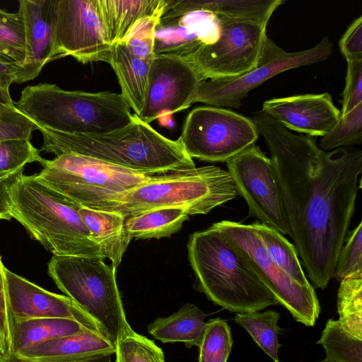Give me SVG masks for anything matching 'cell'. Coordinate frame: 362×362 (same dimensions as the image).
I'll use <instances>...</instances> for the list:
<instances>
[{
	"label": "cell",
	"instance_id": "obj_26",
	"mask_svg": "<svg viewBox=\"0 0 362 362\" xmlns=\"http://www.w3.org/2000/svg\"><path fill=\"white\" fill-rule=\"evenodd\" d=\"M189 215L180 208H160L126 218L125 226L132 238L170 237L182 227Z\"/></svg>",
	"mask_w": 362,
	"mask_h": 362
},
{
	"label": "cell",
	"instance_id": "obj_47",
	"mask_svg": "<svg viewBox=\"0 0 362 362\" xmlns=\"http://www.w3.org/2000/svg\"><path fill=\"white\" fill-rule=\"evenodd\" d=\"M318 362H330V361H326V360H323V361H318Z\"/></svg>",
	"mask_w": 362,
	"mask_h": 362
},
{
	"label": "cell",
	"instance_id": "obj_32",
	"mask_svg": "<svg viewBox=\"0 0 362 362\" xmlns=\"http://www.w3.org/2000/svg\"><path fill=\"white\" fill-rule=\"evenodd\" d=\"M115 344L116 362H165L163 350L132 329L119 336Z\"/></svg>",
	"mask_w": 362,
	"mask_h": 362
},
{
	"label": "cell",
	"instance_id": "obj_29",
	"mask_svg": "<svg viewBox=\"0 0 362 362\" xmlns=\"http://www.w3.org/2000/svg\"><path fill=\"white\" fill-rule=\"evenodd\" d=\"M337 312L342 327L362 339V272L353 274L340 281Z\"/></svg>",
	"mask_w": 362,
	"mask_h": 362
},
{
	"label": "cell",
	"instance_id": "obj_13",
	"mask_svg": "<svg viewBox=\"0 0 362 362\" xmlns=\"http://www.w3.org/2000/svg\"><path fill=\"white\" fill-rule=\"evenodd\" d=\"M237 194L245 200L250 216L282 235H290L276 173L271 158L255 144L226 162Z\"/></svg>",
	"mask_w": 362,
	"mask_h": 362
},
{
	"label": "cell",
	"instance_id": "obj_45",
	"mask_svg": "<svg viewBox=\"0 0 362 362\" xmlns=\"http://www.w3.org/2000/svg\"><path fill=\"white\" fill-rule=\"evenodd\" d=\"M16 108L9 91L0 87V114Z\"/></svg>",
	"mask_w": 362,
	"mask_h": 362
},
{
	"label": "cell",
	"instance_id": "obj_30",
	"mask_svg": "<svg viewBox=\"0 0 362 362\" xmlns=\"http://www.w3.org/2000/svg\"><path fill=\"white\" fill-rule=\"evenodd\" d=\"M330 362H362V339L346 330L339 320L329 319L317 342Z\"/></svg>",
	"mask_w": 362,
	"mask_h": 362
},
{
	"label": "cell",
	"instance_id": "obj_31",
	"mask_svg": "<svg viewBox=\"0 0 362 362\" xmlns=\"http://www.w3.org/2000/svg\"><path fill=\"white\" fill-rule=\"evenodd\" d=\"M25 57V30L21 11L9 13L0 9V58L20 66Z\"/></svg>",
	"mask_w": 362,
	"mask_h": 362
},
{
	"label": "cell",
	"instance_id": "obj_44",
	"mask_svg": "<svg viewBox=\"0 0 362 362\" xmlns=\"http://www.w3.org/2000/svg\"><path fill=\"white\" fill-rule=\"evenodd\" d=\"M19 66L14 64L5 62L0 58V87L9 91V87L16 83Z\"/></svg>",
	"mask_w": 362,
	"mask_h": 362
},
{
	"label": "cell",
	"instance_id": "obj_15",
	"mask_svg": "<svg viewBox=\"0 0 362 362\" xmlns=\"http://www.w3.org/2000/svg\"><path fill=\"white\" fill-rule=\"evenodd\" d=\"M200 81L183 58L155 54L151 61L143 110L138 117L150 124L163 115L188 108L193 104Z\"/></svg>",
	"mask_w": 362,
	"mask_h": 362
},
{
	"label": "cell",
	"instance_id": "obj_18",
	"mask_svg": "<svg viewBox=\"0 0 362 362\" xmlns=\"http://www.w3.org/2000/svg\"><path fill=\"white\" fill-rule=\"evenodd\" d=\"M262 110L287 129L313 136H324L341 116L327 92L272 98L264 102Z\"/></svg>",
	"mask_w": 362,
	"mask_h": 362
},
{
	"label": "cell",
	"instance_id": "obj_1",
	"mask_svg": "<svg viewBox=\"0 0 362 362\" xmlns=\"http://www.w3.org/2000/svg\"><path fill=\"white\" fill-rule=\"evenodd\" d=\"M252 121L271 153L293 246L313 286L325 289L334 278L354 215L362 151H322L312 138L293 134L262 110Z\"/></svg>",
	"mask_w": 362,
	"mask_h": 362
},
{
	"label": "cell",
	"instance_id": "obj_7",
	"mask_svg": "<svg viewBox=\"0 0 362 362\" xmlns=\"http://www.w3.org/2000/svg\"><path fill=\"white\" fill-rule=\"evenodd\" d=\"M101 256H56L47 272L57 287L102 328L115 344L132 329L124 313L116 281L117 267Z\"/></svg>",
	"mask_w": 362,
	"mask_h": 362
},
{
	"label": "cell",
	"instance_id": "obj_5",
	"mask_svg": "<svg viewBox=\"0 0 362 362\" xmlns=\"http://www.w3.org/2000/svg\"><path fill=\"white\" fill-rule=\"evenodd\" d=\"M16 107L37 127L71 134L112 132L133 116L121 93L66 90L49 83L26 86Z\"/></svg>",
	"mask_w": 362,
	"mask_h": 362
},
{
	"label": "cell",
	"instance_id": "obj_10",
	"mask_svg": "<svg viewBox=\"0 0 362 362\" xmlns=\"http://www.w3.org/2000/svg\"><path fill=\"white\" fill-rule=\"evenodd\" d=\"M259 133L252 119L214 106L193 109L177 139L185 153L208 162H227L255 144Z\"/></svg>",
	"mask_w": 362,
	"mask_h": 362
},
{
	"label": "cell",
	"instance_id": "obj_43",
	"mask_svg": "<svg viewBox=\"0 0 362 362\" xmlns=\"http://www.w3.org/2000/svg\"><path fill=\"white\" fill-rule=\"evenodd\" d=\"M111 354H102L87 356L81 359L62 361V362H112ZM0 362H56V361H40L26 358L13 354H9L0 360Z\"/></svg>",
	"mask_w": 362,
	"mask_h": 362
},
{
	"label": "cell",
	"instance_id": "obj_24",
	"mask_svg": "<svg viewBox=\"0 0 362 362\" xmlns=\"http://www.w3.org/2000/svg\"><path fill=\"white\" fill-rule=\"evenodd\" d=\"M207 315L193 303H186L170 316L157 317L148 332L163 343L183 342L187 348L199 346L206 330Z\"/></svg>",
	"mask_w": 362,
	"mask_h": 362
},
{
	"label": "cell",
	"instance_id": "obj_41",
	"mask_svg": "<svg viewBox=\"0 0 362 362\" xmlns=\"http://www.w3.org/2000/svg\"><path fill=\"white\" fill-rule=\"evenodd\" d=\"M4 267L0 255V333L8 353L11 354L12 320L7 305Z\"/></svg>",
	"mask_w": 362,
	"mask_h": 362
},
{
	"label": "cell",
	"instance_id": "obj_39",
	"mask_svg": "<svg viewBox=\"0 0 362 362\" xmlns=\"http://www.w3.org/2000/svg\"><path fill=\"white\" fill-rule=\"evenodd\" d=\"M342 97L341 115L347 114L362 103V59L347 62Z\"/></svg>",
	"mask_w": 362,
	"mask_h": 362
},
{
	"label": "cell",
	"instance_id": "obj_3",
	"mask_svg": "<svg viewBox=\"0 0 362 362\" xmlns=\"http://www.w3.org/2000/svg\"><path fill=\"white\" fill-rule=\"evenodd\" d=\"M187 250L194 288L214 304L236 313L279 304L246 255L214 224L192 234Z\"/></svg>",
	"mask_w": 362,
	"mask_h": 362
},
{
	"label": "cell",
	"instance_id": "obj_33",
	"mask_svg": "<svg viewBox=\"0 0 362 362\" xmlns=\"http://www.w3.org/2000/svg\"><path fill=\"white\" fill-rule=\"evenodd\" d=\"M233 345L230 327L221 318L206 322V330L199 346L198 362H227Z\"/></svg>",
	"mask_w": 362,
	"mask_h": 362
},
{
	"label": "cell",
	"instance_id": "obj_23",
	"mask_svg": "<svg viewBox=\"0 0 362 362\" xmlns=\"http://www.w3.org/2000/svg\"><path fill=\"white\" fill-rule=\"evenodd\" d=\"M151 61L136 57L122 42L112 46L109 64L117 76L121 94L137 116L144 104Z\"/></svg>",
	"mask_w": 362,
	"mask_h": 362
},
{
	"label": "cell",
	"instance_id": "obj_36",
	"mask_svg": "<svg viewBox=\"0 0 362 362\" xmlns=\"http://www.w3.org/2000/svg\"><path fill=\"white\" fill-rule=\"evenodd\" d=\"M43 160L40 149L32 144L30 139L0 141V175L25 168L28 163L37 162L40 164Z\"/></svg>",
	"mask_w": 362,
	"mask_h": 362
},
{
	"label": "cell",
	"instance_id": "obj_4",
	"mask_svg": "<svg viewBox=\"0 0 362 362\" xmlns=\"http://www.w3.org/2000/svg\"><path fill=\"white\" fill-rule=\"evenodd\" d=\"M11 214L56 256H101L83 221L81 205L49 188L35 174H21L10 191Z\"/></svg>",
	"mask_w": 362,
	"mask_h": 362
},
{
	"label": "cell",
	"instance_id": "obj_38",
	"mask_svg": "<svg viewBox=\"0 0 362 362\" xmlns=\"http://www.w3.org/2000/svg\"><path fill=\"white\" fill-rule=\"evenodd\" d=\"M37 127L16 107L0 114V141L7 139H30Z\"/></svg>",
	"mask_w": 362,
	"mask_h": 362
},
{
	"label": "cell",
	"instance_id": "obj_8",
	"mask_svg": "<svg viewBox=\"0 0 362 362\" xmlns=\"http://www.w3.org/2000/svg\"><path fill=\"white\" fill-rule=\"evenodd\" d=\"M42 183L89 209L111 211L126 194L156 175L144 174L74 153L40 163Z\"/></svg>",
	"mask_w": 362,
	"mask_h": 362
},
{
	"label": "cell",
	"instance_id": "obj_21",
	"mask_svg": "<svg viewBox=\"0 0 362 362\" xmlns=\"http://www.w3.org/2000/svg\"><path fill=\"white\" fill-rule=\"evenodd\" d=\"M109 45L122 42L141 18L163 10L166 0H93Z\"/></svg>",
	"mask_w": 362,
	"mask_h": 362
},
{
	"label": "cell",
	"instance_id": "obj_12",
	"mask_svg": "<svg viewBox=\"0 0 362 362\" xmlns=\"http://www.w3.org/2000/svg\"><path fill=\"white\" fill-rule=\"evenodd\" d=\"M214 225L246 255L255 273L279 304L285 307L296 321L314 326L320 306L313 286L300 285L272 259L252 224L222 221Z\"/></svg>",
	"mask_w": 362,
	"mask_h": 362
},
{
	"label": "cell",
	"instance_id": "obj_42",
	"mask_svg": "<svg viewBox=\"0 0 362 362\" xmlns=\"http://www.w3.org/2000/svg\"><path fill=\"white\" fill-rule=\"evenodd\" d=\"M24 168L0 175V220L9 221L11 214L10 191L12 185L23 174Z\"/></svg>",
	"mask_w": 362,
	"mask_h": 362
},
{
	"label": "cell",
	"instance_id": "obj_37",
	"mask_svg": "<svg viewBox=\"0 0 362 362\" xmlns=\"http://www.w3.org/2000/svg\"><path fill=\"white\" fill-rule=\"evenodd\" d=\"M362 222L347 233L339 252L335 267L334 278L341 281L353 274L362 272Z\"/></svg>",
	"mask_w": 362,
	"mask_h": 362
},
{
	"label": "cell",
	"instance_id": "obj_46",
	"mask_svg": "<svg viewBox=\"0 0 362 362\" xmlns=\"http://www.w3.org/2000/svg\"><path fill=\"white\" fill-rule=\"evenodd\" d=\"M9 354L6 349L4 341L0 333V360Z\"/></svg>",
	"mask_w": 362,
	"mask_h": 362
},
{
	"label": "cell",
	"instance_id": "obj_34",
	"mask_svg": "<svg viewBox=\"0 0 362 362\" xmlns=\"http://www.w3.org/2000/svg\"><path fill=\"white\" fill-rule=\"evenodd\" d=\"M362 142V103L344 115L320 140L319 147L329 151Z\"/></svg>",
	"mask_w": 362,
	"mask_h": 362
},
{
	"label": "cell",
	"instance_id": "obj_20",
	"mask_svg": "<svg viewBox=\"0 0 362 362\" xmlns=\"http://www.w3.org/2000/svg\"><path fill=\"white\" fill-rule=\"evenodd\" d=\"M115 353V345L104 335L86 329L54 339L30 348L18 356L40 361H70L87 356Z\"/></svg>",
	"mask_w": 362,
	"mask_h": 362
},
{
	"label": "cell",
	"instance_id": "obj_40",
	"mask_svg": "<svg viewBox=\"0 0 362 362\" xmlns=\"http://www.w3.org/2000/svg\"><path fill=\"white\" fill-rule=\"evenodd\" d=\"M339 46L346 62L362 59V16L356 18L341 37Z\"/></svg>",
	"mask_w": 362,
	"mask_h": 362
},
{
	"label": "cell",
	"instance_id": "obj_6",
	"mask_svg": "<svg viewBox=\"0 0 362 362\" xmlns=\"http://www.w3.org/2000/svg\"><path fill=\"white\" fill-rule=\"evenodd\" d=\"M237 195L228 171L215 165L194 166L154 175L126 194L111 211L125 218L160 208L206 214Z\"/></svg>",
	"mask_w": 362,
	"mask_h": 362
},
{
	"label": "cell",
	"instance_id": "obj_19",
	"mask_svg": "<svg viewBox=\"0 0 362 362\" xmlns=\"http://www.w3.org/2000/svg\"><path fill=\"white\" fill-rule=\"evenodd\" d=\"M57 0H20L19 9L25 30L26 57L16 83L35 78L43 67L54 60Z\"/></svg>",
	"mask_w": 362,
	"mask_h": 362
},
{
	"label": "cell",
	"instance_id": "obj_11",
	"mask_svg": "<svg viewBox=\"0 0 362 362\" xmlns=\"http://www.w3.org/2000/svg\"><path fill=\"white\" fill-rule=\"evenodd\" d=\"M332 53V44L328 37L310 49L296 52L285 51L267 37L255 67L236 77L201 81L193 103L239 108L250 90L270 78L287 70L324 61Z\"/></svg>",
	"mask_w": 362,
	"mask_h": 362
},
{
	"label": "cell",
	"instance_id": "obj_9",
	"mask_svg": "<svg viewBox=\"0 0 362 362\" xmlns=\"http://www.w3.org/2000/svg\"><path fill=\"white\" fill-rule=\"evenodd\" d=\"M263 8L255 0H239L223 16L218 40L199 48L185 59L201 81L243 75L255 67L267 35Z\"/></svg>",
	"mask_w": 362,
	"mask_h": 362
},
{
	"label": "cell",
	"instance_id": "obj_35",
	"mask_svg": "<svg viewBox=\"0 0 362 362\" xmlns=\"http://www.w3.org/2000/svg\"><path fill=\"white\" fill-rule=\"evenodd\" d=\"M163 11L139 19L122 41L136 57L146 60L153 59L156 28Z\"/></svg>",
	"mask_w": 362,
	"mask_h": 362
},
{
	"label": "cell",
	"instance_id": "obj_25",
	"mask_svg": "<svg viewBox=\"0 0 362 362\" xmlns=\"http://www.w3.org/2000/svg\"><path fill=\"white\" fill-rule=\"evenodd\" d=\"M86 329L78 322L64 318L47 317L12 321L11 354L18 355L47 341Z\"/></svg>",
	"mask_w": 362,
	"mask_h": 362
},
{
	"label": "cell",
	"instance_id": "obj_17",
	"mask_svg": "<svg viewBox=\"0 0 362 362\" xmlns=\"http://www.w3.org/2000/svg\"><path fill=\"white\" fill-rule=\"evenodd\" d=\"M228 11L199 10L172 18L160 17L156 28L154 54L185 58L199 48L215 43L221 33L223 16Z\"/></svg>",
	"mask_w": 362,
	"mask_h": 362
},
{
	"label": "cell",
	"instance_id": "obj_14",
	"mask_svg": "<svg viewBox=\"0 0 362 362\" xmlns=\"http://www.w3.org/2000/svg\"><path fill=\"white\" fill-rule=\"evenodd\" d=\"M111 50L93 0H57L54 60L71 56L83 64L109 63Z\"/></svg>",
	"mask_w": 362,
	"mask_h": 362
},
{
	"label": "cell",
	"instance_id": "obj_22",
	"mask_svg": "<svg viewBox=\"0 0 362 362\" xmlns=\"http://www.w3.org/2000/svg\"><path fill=\"white\" fill-rule=\"evenodd\" d=\"M79 213L102 257L117 267L132 239L126 228V218L117 212L84 206H81Z\"/></svg>",
	"mask_w": 362,
	"mask_h": 362
},
{
	"label": "cell",
	"instance_id": "obj_2",
	"mask_svg": "<svg viewBox=\"0 0 362 362\" xmlns=\"http://www.w3.org/2000/svg\"><path fill=\"white\" fill-rule=\"evenodd\" d=\"M41 151L74 153L144 174H160L195 164L177 140L168 139L133 113L127 125L104 134L64 133L37 127Z\"/></svg>",
	"mask_w": 362,
	"mask_h": 362
},
{
	"label": "cell",
	"instance_id": "obj_16",
	"mask_svg": "<svg viewBox=\"0 0 362 362\" xmlns=\"http://www.w3.org/2000/svg\"><path fill=\"white\" fill-rule=\"evenodd\" d=\"M7 305L12 321L64 318L105 335L100 326L70 298L48 291L4 267Z\"/></svg>",
	"mask_w": 362,
	"mask_h": 362
},
{
	"label": "cell",
	"instance_id": "obj_27",
	"mask_svg": "<svg viewBox=\"0 0 362 362\" xmlns=\"http://www.w3.org/2000/svg\"><path fill=\"white\" fill-rule=\"evenodd\" d=\"M251 224L272 259L300 285L312 286L301 267L295 247L273 228L257 221Z\"/></svg>",
	"mask_w": 362,
	"mask_h": 362
},
{
	"label": "cell",
	"instance_id": "obj_28",
	"mask_svg": "<svg viewBox=\"0 0 362 362\" xmlns=\"http://www.w3.org/2000/svg\"><path fill=\"white\" fill-rule=\"evenodd\" d=\"M280 315L274 310L263 313H236L235 321L245 328L256 344L274 362H279L278 356L281 344L278 341L280 329L278 321Z\"/></svg>",
	"mask_w": 362,
	"mask_h": 362
}]
</instances>
